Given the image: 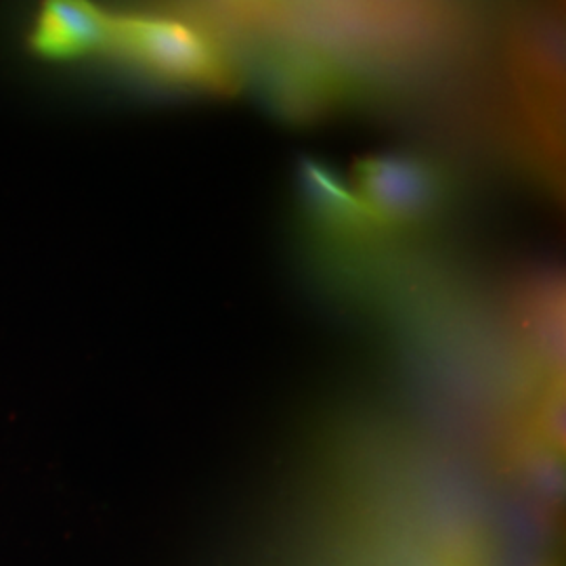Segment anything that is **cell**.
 I'll use <instances>...</instances> for the list:
<instances>
[{
    "instance_id": "6da1fadb",
    "label": "cell",
    "mask_w": 566,
    "mask_h": 566,
    "mask_svg": "<svg viewBox=\"0 0 566 566\" xmlns=\"http://www.w3.org/2000/svg\"><path fill=\"white\" fill-rule=\"evenodd\" d=\"M109 49L160 81L185 86H214L224 81L223 60L214 42L200 25L181 18H114Z\"/></svg>"
},
{
    "instance_id": "7a4b0ae2",
    "label": "cell",
    "mask_w": 566,
    "mask_h": 566,
    "mask_svg": "<svg viewBox=\"0 0 566 566\" xmlns=\"http://www.w3.org/2000/svg\"><path fill=\"white\" fill-rule=\"evenodd\" d=\"M355 193L374 227L422 223L441 202V177L411 156H374L357 164Z\"/></svg>"
},
{
    "instance_id": "3957f363",
    "label": "cell",
    "mask_w": 566,
    "mask_h": 566,
    "mask_svg": "<svg viewBox=\"0 0 566 566\" xmlns=\"http://www.w3.org/2000/svg\"><path fill=\"white\" fill-rule=\"evenodd\" d=\"M114 18L81 0L44 2L32 23L28 46L44 61H74L109 49Z\"/></svg>"
},
{
    "instance_id": "277c9868",
    "label": "cell",
    "mask_w": 566,
    "mask_h": 566,
    "mask_svg": "<svg viewBox=\"0 0 566 566\" xmlns=\"http://www.w3.org/2000/svg\"><path fill=\"white\" fill-rule=\"evenodd\" d=\"M301 185L306 206L324 219V223L350 231L374 227L355 189L340 181L324 164L306 160L301 168Z\"/></svg>"
}]
</instances>
